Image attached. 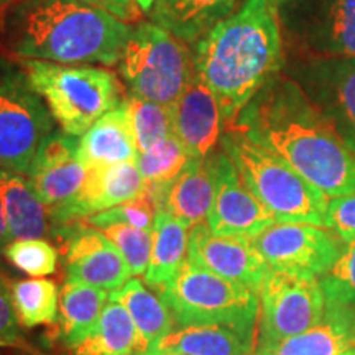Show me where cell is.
I'll return each mask as SVG.
<instances>
[{"mask_svg": "<svg viewBox=\"0 0 355 355\" xmlns=\"http://www.w3.org/2000/svg\"><path fill=\"white\" fill-rule=\"evenodd\" d=\"M220 148L234 162L243 184L277 222L326 227L327 196L285 159L255 144L237 128H225Z\"/></svg>", "mask_w": 355, "mask_h": 355, "instance_id": "5", "label": "cell"}, {"mask_svg": "<svg viewBox=\"0 0 355 355\" xmlns=\"http://www.w3.org/2000/svg\"><path fill=\"white\" fill-rule=\"evenodd\" d=\"M78 137L53 132L40 145L26 173V180L48 211L76 196L87 176L78 158Z\"/></svg>", "mask_w": 355, "mask_h": 355, "instance_id": "17", "label": "cell"}, {"mask_svg": "<svg viewBox=\"0 0 355 355\" xmlns=\"http://www.w3.org/2000/svg\"><path fill=\"white\" fill-rule=\"evenodd\" d=\"M189 159L188 150L173 133L145 152H139L135 163L145 183L166 184L183 171Z\"/></svg>", "mask_w": 355, "mask_h": 355, "instance_id": "30", "label": "cell"}, {"mask_svg": "<svg viewBox=\"0 0 355 355\" xmlns=\"http://www.w3.org/2000/svg\"><path fill=\"white\" fill-rule=\"evenodd\" d=\"M189 229L168 212L158 211L153 229V247L148 268L145 273L146 285L155 290L175 278L188 260Z\"/></svg>", "mask_w": 355, "mask_h": 355, "instance_id": "27", "label": "cell"}, {"mask_svg": "<svg viewBox=\"0 0 355 355\" xmlns=\"http://www.w3.org/2000/svg\"><path fill=\"white\" fill-rule=\"evenodd\" d=\"M0 201L10 242L51 235L50 212L33 193L26 176L0 166Z\"/></svg>", "mask_w": 355, "mask_h": 355, "instance_id": "24", "label": "cell"}, {"mask_svg": "<svg viewBox=\"0 0 355 355\" xmlns=\"http://www.w3.org/2000/svg\"><path fill=\"white\" fill-rule=\"evenodd\" d=\"M227 128L279 157L327 198L355 191V153L295 79L273 76Z\"/></svg>", "mask_w": 355, "mask_h": 355, "instance_id": "1", "label": "cell"}, {"mask_svg": "<svg viewBox=\"0 0 355 355\" xmlns=\"http://www.w3.org/2000/svg\"><path fill=\"white\" fill-rule=\"evenodd\" d=\"M145 189L135 162L87 168V176L76 196L50 212L51 230L71 222L86 220L119 204L140 196Z\"/></svg>", "mask_w": 355, "mask_h": 355, "instance_id": "16", "label": "cell"}, {"mask_svg": "<svg viewBox=\"0 0 355 355\" xmlns=\"http://www.w3.org/2000/svg\"><path fill=\"white\" fill-rule=\"evenodd\" d=\"M326 227L344 243L355 241V191L331 199L327 204Z\"/></svg>", "mask_w": 355, "mask_h": 355, "instance_id": "37", "label": "cell"}, {"mask_svg": "<svg viewBox=\"0 0 355 355\" xmlns=\"http://www.w3.org/2000/svg\"><path fill=\"white\" fill-rule=\"evenodd\" d=\"M188 260L257 293L270 270L252 239L216 235L207 222L189 229Z\"/></svg>", "mask_w": 355, "mask_h": 355, "instance_id": "15", "label": "cell"}, {"mask_svg": "<svg viewBox=\"0 0 355 355\" xmlns=\"http://www.w3.org/2000/svg\"><path fill=\"white\" fill-rule=\"evenodd\" d=\"M340 355H355V347L349 349V350H345V352H343Z\"/></svg>", "mask_w": 355, "mask_h": 355, "instance_id": "43", "label": "cell"}, {"mask_svg": "<svg viewBox=\"0 0 355 355\" xmlns=\"http://www.w3.org/2000/svg\"><path fill=\"white\" fill-rule=\"evenodd\" d=\"M260 321L255 343L298 336L321 322L326 298L318 277L270 268L259 291Z\"/></svg>", "mask_w": 355, "mask_h": 355, "instance_id": "10", "label": "cell"}, {"mask_svg": "<svg viewBox=\"0 0 355 355\" xmlns=\"http://www.w3.org/2000/svg\"><path fill=\"white\" fill-rule=\"evenodd\" d=\"M74 355H137L139 332L128 311L109 300L94 331L73 349Z\"/></svg>", "mask_w": 355, "mask_h": 355, "instance_id": "28", "label": "cell"}, {"mask_svg": "<svg viewBox=\"0 0 355 355\" xmlns=\"http://www.w3.org/2000/svg\"><path fill=\"white\" fill-rule=\"evenodd\" d=\"M13 2H15V0H0V19H2L3 13H6L7 8L10 7Z\"/></svg>", "mask_w": 355, "mask_h": 355, "instance_id": "41", "label": "cell"}, {"mask_svg": "<svg viewBox=\"0 0 355 355\" xmlns=\"http://www.w3.org/2000/svg\"><path fill=\"white\" fill-rule=\"evenodd\" d=\"M19 64L61 132L78 139L127 97L121 78L104 66L38 60H19Z\"/></svg>", "mask_w": 355, "mask_h": 355, "instance_id": "4", "label": "cell"}, {"mask_svg": "<svg viewBox=\"0 0 355 355\" xmlns=\"http://www.w3.org/2000/svg\"><path fill=\"white\" fill-rule=\"evenodd\" d=\"M115 248L121 252L133 277L146 273L153 247V232L123 224H114L99 229Z\"/></svg>", "mask_w": 355, "mask_h": 355, "instance_id": "33", "label": "cell"}, {"mask_svg": "<svg viewBox=\"0 0 355 355\" xmlns=\"http://www.w3.org/2000/svg\"><path fill=\"white\" fill-rule=\"evenodd\" d=\"M128 94L175 105L194 73L193 48L150 20L130 26L117 63Z\"/></svg>", "mask_w": 355, "mask_h": 355, "instance_id": "6", "label": "cell"}, {"mask_svg": "<svg viewBox=\"0 0 355 355\" xmlns=\"http://www.w3.org/2000/svg\"><path fill=\"white\" fill-rule=\"evenodd\" d=\"M133 132L139 152H145L157 141L173 135V105L158 104L135 96H127Z\"/></svg>", "mask_w": 355, "mask_h": 355, "instance_id": "31", "label": "cell"}, {"mask_svg": "<svg viewBox=\"0 0 355 355\" xmlns=\"http://www.w3.org/2000/svg\"><path fill=\"white\" fill-rule=\"evenodd\" d=\"M158 206L148 191L144 189L140 196L128 199V201L119 204V206L107 209L99 214L89 217L87 222L96 229L107 227L114 224H123L137 227L141 230L153 232L155 220H157Z\"/></svg>", "mask_w": 355, "mask_h": 355, "instance_id": "34", "label": "cell"}, {"mask_svg": "<svg viewBox=\"0 0 355 355\" xmlns=\"http://www.w3.org/2000/svg\"><path fill=\"white\" fill-rule=\"evenodd\" d=\"M13 306L21 327L55 324L60 309V295L55 282L46 278H30L13 282Z\"/></svg>", "mask_w": 355, "mask_h": 355, "instance_id": "29", "label": "cell"}, {"mask_svg": "<svg viewBox=\"0 0 355 355\" xmlns=\"http://www.w3.org/2000/svg\"><path fill=\"white\" fill-rule=\"evenodd\" d=\"M135 2H137V6L140 7V10L144 12V15H148L157 0H135Z\"/></svg>", "mask_w": 355, "mask_h": 355, "instance_id": "40", "label": "cell"}, {"mask_svg": "<svg viewBox=\"0 0 355 355\" xmlns=\"http://www.w3.org/2000/svg\"><path fill=\"white\" fill-rule=\"evenodd\" d=\"M55 127L50 109L30 86L20 64L0 60V166L25 176Z\"/></svg>", "mask_w": 355, "mask_h": 355, "instance_id": "9", "label": "cell"}, {"mask_svg": "<svg viewBox=\"0 0 355 355\" xmlns=\"http://www.w3.org/2000/svg\"><path fill=\"white\" fill-rule=\"evenodd\" d=\"M2 254L15 268L30 277H46L56 272L58 250L44 239L12 241L3 247Z\"/></svg>", "mask_w": 355, "mask_h": 355, "instance_id": "32", "label": "cell"}, {"mask_svg": "<svg viewBox=\"0 0 355 355\" xmlns=\"http://www.w3.org/2000/svg\"><path fill=\"white\" fill-rule=\"evenodd\" d=\"M139 155L127 97L79 137L78 158L86 168L135 162Z\"/></svg>", "mask_w": 355, "mask_h": 355, "instance_id": "22", "label": "cell"}, {"mask_svg": "<svg viewBox=\"0 0 355 355\" xmlns=\"http://www.w3.org/2000/svg\"><path fill=\"white\" fill-rule=\"evenodd\" d=\"M225 130L219 101L206 81L194 73L173 105V133L191 158H206L220 144Z\"/></svg>", "mask_w": 355, "mask_h": 355, "instance_id": "18", "label": "cell"}, {"mask_svg": "<svg viewBox=\"0 0 355 355\" xmlns=\"http://www.w3.org/2000/svg\"><path fill=\"white\" fill-rule=\"evenodd\" d=\"M19 60L117 66L130 26L81 0H15L0 19Z\"/></svg>", "mask_w": 355, "mask_h": 355, "instance_id": "3", "label": "cell"}, {"mask_svg": "<svg viewBox=\"0 0 355 355\" xmlns=\"http://www.w3.org/2000/svg\"><path fill=\"white\" fill-rule=\"evenodd\" d=\"M81 2L97 8V10L109 13L114 19L127 25L139 24L144 17V12L137 6L135 0H81Z\"/></svg>", "mask_w": 355, "mask_h": 355, "instance_id": "38", "label": "cell"}, {"mask_svg": "<svg viewBox=\"0 0 355 355\" xmlns=\"http://www.w3.org/2000/svg\"><path fill=\"white\" fill-rule=\"evenodd\" d=\"M355 347V309L327 306L321 322L298 336L257 343L252 355H340Z\"/></svg>", "mask_w": 355, "mask_h": 355, "instance_id": "20", "label": "cell"}, {"mask_svg": "<svg viewBox=\"0 0 355 355\" xmlns=\"http://www.w3.org/2000/svg\"><path fill=\"white\" fill-rule=\"evenodd\" d=\"M243 3L245 0H157L146 17L194 48Z\"/></svg>", "mask_w": 355, "mask_h": 355, "instance_id": "21", "label": "cell"}, {"mask_svg": "<svg viewBox=\"0 0 355 355\" xmlns=\"http://www.w3.org/2000/svg\"><path fill=\"white\" fill-rule=\"evenodd\" d=\"M109 300L121 303L135 322L139 332L137 355H145L175 326L166 304L159 300L158 295L146 290L140 279H128L122 288L109 293Z\"/></svg>", "mask_w": 355, "mask_h": 355, "instance_id": "26", "label": "cell"}, {"mask_svg": "<svg viewBox=\"0 0 355 355\" xmlns=\"http://www.w3.org/2000/svg\"><path fill=\"white\" fill-rule=\"evenodd\" d=\"M255 340L234 326H173L145 355H252Z\"/></svg>", "mask_w": 355, "mask_h": 355, "instance_id": "23", "label": "cell"}, {"mask_svg": "<svg viewBox=\"0 0 355 355\" xmlns=\"http://www.w3.org/2000/svg\"><path fill=\"white\" fill-rule=\"evenodd\" d=\"M0 355H30V354L21 352V350H8V352H0Z\"/></svg>", "mask_w": 355, "mask_h": 355, "instance_id": "42", "label": "cell"}, {"mask_svg": "<svg viewBox=\"0 0 355 355\" xmlns=\"http://www.w3.org/2000/svg\"><path fill=\"white\" fill-rule=\"evenodd\" d=\"M283 73L295 79L355 153V58L285 60Z\"/></svg>", "mask_w": 355, "mask_h": 355, "instance_id": "11", "label": "cell"}, {"mask_svg": "<svg viewBox=\"0 0 355 355\" xmlns=\"http://www.w3.org/2000/svg\"><path fill=\"white\" fill-rule=\"evenodd\" d=\"M196 73L219 101L225 128L285 66L278 0H245L193 48Z\"/></svg>", "mask_w": 355, "mask_h": 355, "instance_id": "2", "label": "cell"}, {"mask_svg": "<svg viewBox=\"0 0 355 355\" xmlns=\"http://www.w3.org/2000/svg\"><path fill=\"white\" fill-rule=\"evenodd\" d=\"M175 326H234L255 331L259 293L186 260L171 282L157 288Z\"/></svg>", "mask_w": 355, "mask_h": 355, "instance_id": "7", "label": "cell"}, {"mask_svg": "<svg viewBox=\"0 0 355 355\" xmlns=\"http://www.w3.org/2000/svg\"><path fill=\"white\" fill-rule=\"evenodd\" d=\"M285 60L355 58V0H278Z\"/></svg>", "mask_w": 355, "mask_h": 355, "instance_id": "8", "label": "cell"}, {"mask_svg": "<svg viewBox=\"0 0 355 355\" xmlns=\"http://www.w3.org/2000/svg\"><path fill=\"white\" fill-rule=\"evenodd\" d=\"M216 193L207 216L211 232L222 237L255 239L277 222L272 212L243 184L239 170L224 150L209 155Z\"/></svg>", "mask_w": 355, "mask_h": 355, "instance_id": "14", "label": "cell"}, {"mask_svg": "<svg viewBox=\"0 0 355 355\" xmlns=\"http://www.w3.org/2000/svg\"><path fill=\"white\" fill-rule=\"evenodd\" d=\"M270 268L324 277L343 252V241L327 227L275 222L252 239Z\"/></svg>", "mask_w": 355, "mask_h": 355, "instance_id": "12", "label": "cell"}, {"mask_svg": "<svg viewBox=\"0 0 355 355\" xmlns=\"http://www.w3.org/2000/svg\"><path fill=\"white\" fill-rule=\"evenodd\" d=\"M10 278L0 266V347H19L20 322L13 306Z\"/></svg>", "mask_w": 355, "mask_h": 355, "instance_id": "36", "label": "cell"}, {"mask_svg": "<svg viewBox=\"0 0 355 355\" xmlns=\"http://www.w3.org/2000/svg\"><path fill=\"white\" fill-rule=\"evenodd\" d=\"M8 242H10V239H8L7 222H6V216H3L2 201H0V252L3 250V247H6Z\"/></svg>", "mask_w": 355, "mask_h": 355, "instance_id": "39", "label": "cell"}, {"mask_svg": "<svg viewBox=\"0 0 355 355\" xmlns=\"http://www.w3.org/2000/svg\"><path fill=\"white\" fill-rule=\"evenodd\" d=\"M158 211L168 212L188 229L207 222L216 193L211 158H191L183 171L166 184L145 183Z\"/></svg>", "mask_w": 355, "mask_h": 355, "instance_id": "19", "label": "cell"}, {"mask_svg": "<svg viewBox=\"0 0 355 355\" xmlns=\"http://www.w3.org/2000/svg\"><path fill=\"white\" fill-rule=\"evenodd\" d=\"M319 279L327 306L355 309V241L345 243L332 268Z\"/></svg>", "mask_w": 355, "mask_h": 355, "instance_id": "35", "label": "cell"}, {"mask_svg": "<svg viewBox=\"0 0 355 355\" xmlns=\"http://www.w3.org/2000/svg\"><path fill=\"white\" fill-rule=\"evenodd\" d=\"M107 301V291L86 283L66 279L60 295L58 339L66 347H78L94 331Z\"/></svg>", "mask_w": 355, "mask_h": 355, "instance_id": "25", "label": "cell"}, {"mask_svg": "<svg viewBox=\"0 0 355 355\" xmlns=\"http://www.w3.org/2000/svg\"><path fill=\"white\" fill-rule=\"evenodd\" d=\"M63 248L66 279L86 283L112 293L128 282L130 270L112 242L86 220L71 222L51 230Z\"/></svg>", "mask_w": 355, "mask_h": 355, "instance_id": "13", "label": "cell"}]
</instances>
